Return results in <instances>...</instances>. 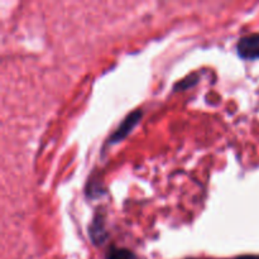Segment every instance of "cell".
Returning a JSON list of instances; mask_svg holds the SVG:
<instances>
[{
  "label": "cell",
  "instance_id": "cell-3",
  "mask_svg": "<svg viewBox=\"0 0 259 259\" xmlns=\"http://www.w3.org/2000/svg\"><path fill=\"white\" fill-rule=\"evenodd\" d=\"M90 232H91L90 233L91 238H93V240L96 243V244H100V243H103L104 240H105L106 232L105 229H104V222L101 220V217L99 220L98 218L94 219L93 225H91L90 228Z\"/></svg>",
  "mask_w": 259,
  "mask_h": 259
},
{
  "label": "cell",
  "instance_id": "cell-2",
  "mask_svg": "<svg viewBox=\"0 0 259 259\" xmlns=\"http://www.w3.org/2000/svg\"><path fill=\"white\" fill-rule=\"evenodd\" d=\"M142 113L139 110L133 111L129 115H126V118L121 121L120 125L116 128V131L114 132L113 136L110 137V143H118V142L123 141L134 128L138 124V121L141 120Z\"/></svg>",
  "mask_w": 259,
  "mask_h": 259
},
{
  "label": "cell",
  "instance_id": "cell-6",
  "mask_svg": "<svg viewBox=\"0 0 259 259\" xmlns=\"http://www.w3.org/2000/svg\"><path fill=\"white\" fill-rule=\"evenodd\" d=\"M237 259H259V255H252V254H248V255H240Z\"/></svg>",
  "mask_w": 259,
  "mask_h": 259
},
{
  "label": "cell",
  "instance_id": "cell-5",
  "mask_svg": "<svg viewBox=\"0 0 259 259\" xmlns=\"http://www.w3.org/2000/svg\"><path fill=\"white\" fill-rule=\"evenodd\" d=\"M197 75L196 73H194V75H190L189 77L184 78L182 81H180L179 83H176V86H175V90H179V89H182V90H185V89H189L191 88L192 85H195V83L197 82Z\"/></svg>",
  "mask_w": 259,
  "mask_h": 259
},
{
  "label": "cell",
  "instance_id": "cell-1",
  "mask_svg": "<svg viewBox=\"0 0 259 259\" xmlns=\"http://www.w3.org/2000/svg\"><path fill=\"white\" fill-rule=\"evenodd\" d=\"M237 50L240 57L244 60H257L259 58V33L240 38Z\"/></svg>",
  "mask_w": 259,
  "mask_h": 259
},
{
  "label": "cell",
  "instance_id": "cell-4",
  "mask_svg": "<svg viewBox=\"0 0 259 259\" xmlns=\"http://www.w3.org/2000/svg\"><path fill=\"white\" fill-rule=\"evenodd\" d=\"M106 259H138L133 252L124 248H113L106 255Z\"/></svg>",
  "mask_w": 259,
  "mask_h": 259
}]
</instances>
